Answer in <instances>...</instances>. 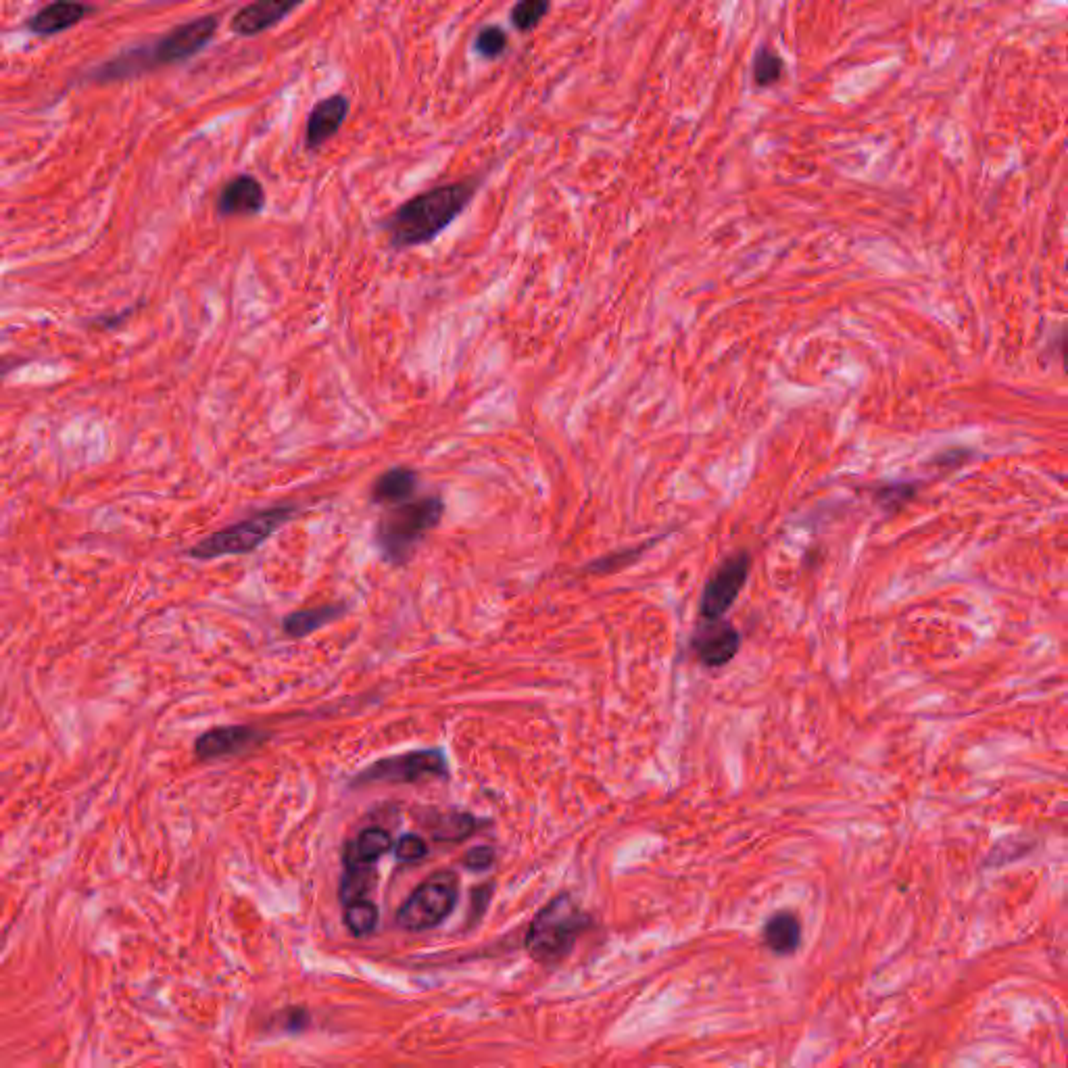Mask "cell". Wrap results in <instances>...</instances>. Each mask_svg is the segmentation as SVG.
Instances as JSON below:
<instances>
[{
    "label": "cell",
    "instance_id": "obj_19",
    "mask_svg": "<svg viewBox=\"0 0 1068 1068\" xmlns=\"http://www.w3.org/2000/svg\"><path fill=\"white\" fill-rule=\"evenodd\" d=\"M343 920H345V927L349 929L351 935L366 937V935L376 931L378 920H380V912H378V906L374 902H370L368 897H361V900H355V902L345 906Z\"/></svg>",
    "mask_w": 1068,
    "mask_h": 1068
},
{
    "label": "cell",
    "instance_id": "obj_11",
    "mask_svg": "<svg viewBox=\"0 0 1068 1068\" xmlns=\"http://www.w3.org/2000/svg\"><path fill=\"white\" fill-rule=\"evenodd\" d=\"M265 207L263 186L253 176H238L230 180L217 199V211L224 217L257 215Z\"/></svg>",
    "mask_w": 1068,
    "mask_h": 1068
},
{
    "label": "cell",
    "instance_id": "obj_21",
    "mask_svg": "<svg viewBox=\"0 0 1068 1068\" xmlns=\"http://www.w3.org/2000/svg\"><path fill=\"white\" fill-rule=\"evenodd\" d=\"M374 879H376V868H345V875H343V881H341V891H338V897H341L343 906L355 902V900H361V897H366V893L372 889L374 885Z\"/></svg>",
    "mask_w": 1068,
    "mask_h": 1068
},
{
    "label": "cell",
    "instance_id": "obj_15",
    "mask_svg": "<svg viewBox=\"0 0 1068 1068\" xmlns=\"http://www.w3.org/2000/svg\"><path fill=\"white\" fill-rule=\"evenodd\" d=\"M349 612L347 603H324L315 605V608L290 612L282 620V630L290 639H303L309 637L315 630L328 626L330 622L343 618Z\"/></svg>",
    "mask_w": 1068,
    "mask_h": 1068
},
{
    "label": "cell",
    "instance_id": "obj_12",
    "mask_svg": "<svg viewBox=\"0 0 1068 1068\" xmlns=\"http://www.w3.org/2000/svg\"><path fill=\"white\" fill-rule=\"evenodd\" d=\"M303 0H255L253 5L240 9L232 19V30L240 36H255L286 17Z\"/></svg>",
    "mask_w": 1068,
    "mask_h": 1068
},
{
    "label": "cell",
    "instance_id": "obj_4",
    "mask_svg": "<svg viewBox=\"0 0 1068 1068\" xmlns=\"http://www.w3.org/2000/svg\"><path fill=\"white\" fill-rule=\"evenodd\" d=\"M299 512L295 503H278L261 512L228 524L226 528L207 534L205 539L194 543L186 549V555L192 560H217L226 555H247L257 551L263 543L270 541L274 534L293 520Z\"/></svg>",
    "mask_w": 1068,
    "mask_h": 1068
},
{
    "label": "cell",
    "instance_id": "obj_28",
    "mask_svg": "<svg viewBox=\"0 0 1068 1068\" xmlns=\"http://www.w3.org/2000/svg\"><path fill=\"white\" fill-rule=\"evenodd\" d=\"M495 860H497V854L493 847L478 845V847H472L470 852L464 856V866L470 870H489L495 864Z\"/></svg>",
    "mask_w": 1068,
    "mask_h": 1068
},
{
    "label": "cell",
    "instance_id": "obj_22",
    "mask_svg": "<svg viewBox=\"0 0 1068 1068\" xmlns=\"http://www.w3.org/2000/svg\"><path fill=\"white\" fill-rule=\"evenodd\" d=\"M551 0H518L512 9V23L518 32H532L549 13Z\"/></svg>",
    "mask_w": 1068,
    "mask_h": 1068
},
{
    "label": "cell",
    "instance_id": "obj_1",
    "mask_svg": "<svg viewBox=\"0 0 1068 1068\" xmlns=\"http://www.w3.org/2000/svg\"><path fill=\"white\" fill-rule=\"evenodd\" d=\"M478 184L476 178L443 184L403 203L384 222L388 245L399 251L428 245L468 209Z\"/></svg>",
    "mask_w": 1068,
    "mask_h": 1068
},
{
    "label": "cell",
    "instance_id": "obj_8",
    "mask_svg": "<svg viewBox=\"0 0 1068 1068\" xmlns=\"http://www.w3.org/2000/svg\"><path fill=\"white\" fill-rule=\"evenodd\" d=\"M691 649L695 658L706 668H722L733 662L741 649L739 630L722 620H699L691 637Z\"/></svg>",
    "mask_w": 1068,
    "mask_h": 1068
},
{
    "label": "cell",
    "instance_id": "obj_3",
    "mask_svg": "<svg viewBox=\"0 0 1068 1068\" xmlns=\"http://www.w3.org/2000/svg\"><path fill=\"white\" fill-rule=\"evenodd\" d=\"M591 929L593 916L582 910L572 893L564 891L534 914L526 929L524 948L537 964L555 966L574 952L576 941Z\"/></svg>",
    "mask_w": 1068,
    "mask_h": 1068
},
{
    "label": "cell",
    "instance_id": "obj_10",
    "mask_svg": "<svg viewBox=\"0 0 1068 1068\" xmlns=\"http://www.w3.org/2000/svg\"><path fill=\"white\" fill-rule=\"evenodd\" d=\"M263 739H265V733L247 724L217 726L197 739V743H194V751H197V756L203 760H213V758L240 754V751H247L259 745Z\"/></svg>",
    "mask_w": 1068,
    "mask_h": 1068
},
{
    "label": "cell",
    "instance_id": "obj_16",
    "mask_svg": "<svg viewBox=\"0 0 1068 1068\" xmlns=\"http://www.w3.org/2000/svg\"><path fill=\"white\" fill-rule=\"evenodd\" d=\"M349 103L343 96H330V99L322 101L315 107L307 119V144L309 147H320L328 138H332L338 128L343 126L347 117Z\"/></svg>",
    "mask_w": 1068,
    "mask_h": 1068
},
{
    "label": "cell",
    "instance_id": "obj_5",
    "mask_svg": "<svg viewBox=\"0 0 1068 1068\" xmlns=\"http://www.w3.org/2000/svg\"><path fill=\"white\" fill-rule=\"evenodd\" d=\"M459 900V879L451 870L434 872L397 910V925L409 933H422L443 925Z\"/></svg>",
    "mask_w": 1068,
    "mask_h": 1068
},
{
    "label": "cell",
    "instance_id": "obj_14",
    "mask_svg": "<svg viewBox=\"0 0 1068 1068\" xmlns=\"http://www.w3.org/2000/svg\"><path fill=\"white\" fill-rule=\"evenodd\" d=\"M393 845V837L386 829L370 827L347 843L343 864L345 868H372L382 856L391 852Z\"/></svg>",
    "mask_w": 1068,
    "mask_h": 1068
},
{
    "label": "cell",
    "instance_id": "obj_31",
    "mask_svg": "<svg viewBox=\"0 0 1068 1068\" xmlns=\"http://www.w3.org/2000/svg\"><path fill=\"white\" fill-rule=\"evenodd\" d=\"M1060 347H1062V359H1064V366L1068 368V330H1066V332H1064V336H1062V345H1060Z\"/></svg>",
    "mask_w": 1068,
    "mask_h": 1068
},
{
    "label": "cell",
    "instance_id": "obj_27",
    "mask_svg": "<svg viewBox=\"0 0 1068 1068\" xmlns=\"http://www.w3.org/2000/svg\"><path fill=\"white\" fill-rule=\"evenodd\" d=\"M645 551V547H635V549H624L620 553H612L608 557H601V560L589 564V570L591 572H599V574H605V572H614V570H620L624 568L628 562H635L637 557Z\"/></svg>",
    "mask_w": 1068,
    "mask_h": 1068
},
{
    "label": "cell",
    "instance_id": "obj_9",
    "mask_svg": "<svg viewBox=\"0 0 1068 1068\" xmlns=\"http://www.w3.org/2000/svg\"><path fill=\"white\" fill-rule=\"evenodd\" d=\"M215 28H217V19L213 15L186 23V26L165 36L155 46V53H153L155 61L169 65V63H178V61L192 57L213 38Z\"/></svg>",
    "mask_w": 1068,
    "mask_h": 1068
},
{
    "label": "cell",
    "instance_id": "obj_17",
    "mask_svg": "<svg viewBox=\"0 0 1068 1068\" xmlns=\"http://www.w3.org/2000/svg\"><path fill=\"white\" fill-rule=\"evenodd\" d=\"M766 948L776 956H791L801 943V922L795 912H774L762 929Z\"/></svg>",
    "mask_w": 1068,
    "mask_h": 1068
},
{
    "label": "cell",
    "instance_id": "obj_20",
    "mask_svg": "<svg viewBox=\"0 0 1068 1068\" xmlns=\"http://www.w3.org/2000/svg\"><path fill=\"white\" fill-rule=\"evenodd\" d=\"M478 829V820L472 814H443L432 824V837L436 841H464Z\"/></svg>",
    "mask_w": 1068,
    "mask_h": 1068
},
{
    "label": "cell",
    "instance_id": "obj_6",
    "mask_svg": "<svg viewBox=\"0 0 1068 1068\" xmlns=\"http://www.w3.org/2000/svg\"><path fill=\"white\" fill-rule=\"evenodd\" d=\"M447 779L449 764L441 749H414L407 754L382 758L368 768H363L351 781L353 787H366L374 783L403 785L418 783L424 779Z\"/></svg>",
    "mask_w": 1068,
    "mask_h": 1068
},
{
    "label": "cell",
    "instance_id": "obj_23",
    "mask_svg": "<svg viewBox=\"0 0 1068 1068\" xmlns=\"http://www.w3.org/2000/svg\"><path fill=\"white\" fill-rule=\"evenodd\" d=\"M783 76V61L779 55H774L772 51H768V48H762V51L756 55V61H754V82L762 88L766 86H772L774 82H779Z\"/></svg>",
    "mask_w": 1068,
    "mask_h": 1068
},
{
    "label": "cell",
    "instance_id": "obj_26",
    "mask_svg": "<svg viewBox=\"0 0 1068 1068\" xmlns=\"http://www.w3.org/2000/svg\"><path fill=\"white\" fill-rule=\"evenodd\" d=\"M916 495L914 484H887L877 491V501L885 509H900Z\"/></svg>",
    "mask_w": 1068,
    "mask_h": 1068
},
{
    "label": "cell",
    "instance_id": "obj_2",
    "mask_svg": "<svg viewBox=\"0 0 1068 1068\" xmlns=\"http://www.w3.org/2000/svg\"><path fill=\"white\" fill-rule=\"evenodd\" d=\"M443 516L445 499L436 493L384 507L374 528V545L382 560L395 568L407 566Z\"/></svg>",
    "mask_w": 1068,
    "mask_h": 1068
},
{
    "label": "cell",
    "instance_id": "obj_24",
    "mask_svg": "<svg viewBox=\"0 0 1068 1068\" xmlns=\"http://www.w3.org/2000/svg\"><path fill=\"white\" fill-rule=\"evenodd\" d=\"M476 51L487 57V59H497L505 53L507 48V34L497 28V26H489V28H482L476 36Z\"/></svg>",
    "mask_w": 1068,
    "mask_h": 1068
},
{
    "label": "cell",
    "instance_id": "obj_7",
    "mask_svg": "<svg viewBox=\"0 0 1068 1068\" xmlns=\"http://www.w3.org/2000/svg\"><path fill=\"white\" fill-rule=\"evenodd\" d=\"M749 570L751 555L747 551L728 555L703 585L699 597V620H722L745 589Z\"/></svg>",
    "mask_w": 1068,
    "mask_h": 1068
},
{
    "label": "cell",
    "instance_id": "obj_18",
    "mask_svg": "<svg viewBox=\"0 0 1068 1068\" xmlns=\"http://www.w3.org/2000/svg\"><path fill=\"white\" fill-rule=\"evenodd\" d=\"M88 11L90 9L84 3H78V0H57V3L48 5L30 21V28L40 36L57 34L76 26L88 15Z\"/></svg>",
    "mask_w": 1068,
    "mask_h": 1068
},
{
    "label": "cell",
    "instance_id": "obj_29",
    "mask_svg": "<svg viewBox=\"0 0 1068 1068\" xmlns=\"http://www.w3.org/2000/svg\"><path fill=\"white\" fill-rule=\"evenodd\" d=\"M132 311H134V307H128L126 311H121V313H111V315H99V318H94V320H92L90 324H92L94 328H101V330H109V328H115L117 324H121V322H124V320H128V318H130V315H132Z\"/></svg>",
    "mask_w": 1068,
    "mask_h": 1068
},
{
    "label": "cell",
    "instance_id": "obj_30",
    "mask_svg": "<svg viewBox=\"0 0 1068 1068\" xmlns=\"http://www.w3.org/2000/svg\"><path fill=\"white\" fill-rule=\"evenodd\" d=\"M309 1023V1014L303 1010V1008H293L288 1012V1018H286V1029L288 1031H303Z\"/></svg>",
    "mask_w": 1068,
    "mask_h": 1068
},
{
    "label": "cell",
    "instance_id": "obj_25",
    "mask_svg": "<svg viewBox=\"0 0 1068 1068\" xmlns=\"http://www.w3.org/2000/svg\"><path fill=\"white\" fill-rule=\"evenodd\" d=\"M395 856L401 862H420L428 856V843L424 837L416 833H407L395 843Z\"/></svg>",
    "mask_w": 1068,
    "mask_h": 1068
},
{
    "label": "cell",
    "instance_id": "obj_13",
    "mask_svg": "<svg viewBox=\"0 0 1068 1068\" xmlns=\"http://www.w3.org/2000/svg\"><path fill=\"white\" fill-rule=\"evenodd\" d=\"M418 487H420V474L414 468L395 466L391 470L382 472L372 482L370 501L380 507L397 505V503L414 499Z\"/></svg>",
    "mask_w": 1068,
    "mask_h": 1068
}]
</instances>
